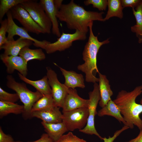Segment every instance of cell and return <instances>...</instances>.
<instances>
[{"mask_svg":"<svg viewBox=\"0 0 142 142\" xmlns=\"http://www.w3.org/2000/svg\"><path fill=\"white\" fill-rule=\"evenodd\" d=\"M103 12L87 11L76 4L73 0L67 4H62L57 16L62 22L65 23L68 28L87 33L89 23L94 21H104Z\"/></svg>","mask_w":142,"mask_h":142,"instance_id":"obj_1","label":"cell"},{"mask_svg":"<svg viewBox=\"0 0 142 142\" xmlns=\"http://www.w3.org/2000/svg\"><path fill=\"white\" fill-rule=\"evenodd\" d=\"M142 93V85L130 92L122 90L113 100L119 107L127 126L132 129L135 125L140 130L142 129V120L139 116L142 113V105L136 103L135 100Z\"/></svg>","mask_w":142,"mask_h":142,"instance_id":"obj_2","label":"cell"},{"mask_svg":"<svg viewBox=\"0 0 142 142\" xmlns=\"http://www.w3.org/2000/svg\"><path fill=\"white\" fill-rule=\"evenodd\" d=\"M93 21L90 22L88 27L89 35L88 42L85 45L83 52V59L84 63L77 66L78 69L85 74V80L88 82L95 83L99 82V78L95 75L99 72L97 65V56L99 50L103 45L109 42V39L99 41L97 36L94 35L92 31Z\"/></svg>","mask_w":142,"mask_h":142,"instance_id":"obj_3","label":"cell"},{"mask_svg":"<svg viewBox=\"0 0 142 142\" xmlns=\"http://www.w3.org/2000/svg\"><path fill=\"white\" fill-rule=\"evenodd\" d=\"M6 79L7 87L16 92L23 104L24 111L22 114L23 117L25 120L32 118V106L43 95L38 91H31L27 88L25 84L17 82L11 75H7Z\"/></svg>","mask_w":142,"mask_h":142,"instance_id":"obj_4","label":"cell"},{"mask_svg":"<svg viewBox=\"0 0 142 142\" xmlns=\"http://www.w3.org/2000/svg\"><path fill=\"white\" fill-rule=\"evenodd\" d=\"M92 91L89 93L88 109L89 115L87 123L85 126L79 131L89 135H95L100 139L103 140L102 138L97 131L95 126L94 119L95 115L97 114V108L100 99L98 84L94 83Z\"/></svg>","mask_w":142,"mask_h":142,"instance_id":"obj_5","label":"cell"},{"mask_svg":"<svg viewBox=\"0 0 142 142\" xmlns=\"http://www.w3.org/2000/svg\"><path fill=\"white\" fill-rule=\"evenodd\" d=\"M86 34L78 30H76L72 34L63 32L57 41L53 43L48 41L42 48L48 54L52 53L57 51H63L70 47L74 41L86 39Z\"/></svg>","mask_w":142,"mask_h":142,"instance_id":"obj_6","label":"cell"},{"mask_svg":"<svg viewBox=\"0 0 142 142\" xmlns=\"http://www.w3.org/2000/svg\"><path fill=\"white\" fill-rule=\"evenodd\" d=\"M21 4L34 20L42 28L45 33H50L52 23L39 2L29 0Z\"/></svg>","mask_w":142,"mask_h":142,"instance_id":"obj_7","label":"cell"},{"mask_svg":"<svg viewBox=\"0 0 142 142\" xmlns=\"http://www.w3.org/2000/svg\"><path fill=\"white\" fill-rule=\"evenodd\" d=\"M89 112L87 108L77 109L63 112L62 122L65 125L68 131L83 128L87 123Z\"/></svg>","mask_w":142,"mask_h":142,"instance_id":"obj_8","label":"cell"},{"mask_svg":"<svg viewBox=\"0 0 142 142\" xmlns=\"http://www.w3.org/2000/svg\"><path fill=\"white\" fill-rule=\"evenodd\" d=\"M47 76L52 90V95L55 106L62 108L67 94V88L58 80L55 72L50 67H46Z\"/></svg>","mask_w":142,"mask_h":142,"instance_id":"obj_9","label":"cell"},{"mask_svg":"<svg viewBox=\"0 0 142 142\" xmlns=\"http://www.w3.org/2000/svg\"><path fill=\"white\" fill-rule=\"evenodd\" d=\"M10 11L13 19L18 21L28 32L37 35L45 33L42 28L34 20L21 4L13 7Z\"/></svg>","mask_w":142,"mask_h":142,"instance_id":"obj_10","label":"cell"},{"mask_svg":"<svg viewBox=\"0 0 142 142\" xmlns=\"http://www.w3.org/2000/svg\"><path fill=\"white\" fill-rule=\"evenodd\" d=\"M6 14L8 22L7 32L8 33L7 40H13L14 36L18 35L20 37L32 40L33 42V44L34 46L41 48L47 43V41L46 40L41 41L33 38L29 35L28 32L23 27L18 26L13 20L10 10Z\"/></svg>","mask_w":142,"mask_h":142,"instance_id":"obj_11","label":"cell"},{"mask_svg":"<svg viewBox=\"0 0 142 142\" xmlns=\"http://www.w3.org/2000/svg\"><path fill=\"white\" fill-rule=\"evenodd\" d=\"M0 59L6 67V72L9 74L13 73L15 70L23 76L27 74V63L20 56H9L1 54Z\"/></svg>","mask_w":142,"mask_h":142,"instance_id":"obj_12","label":"cell"},{"mask_svg":"<svg viewBox=\"0 0 142 142\" xmlns=\"http://www.w3.org/2000/svg\"><path fill=\"white\" fill-rule=\"evenodd\" d=\"M67 90L68 93L62 108L63 112L81 108H88V99H84L80 97L75 89L68 88Z\"/></svg>","mask_w":142,"mask_h":142,"instance_id":"obj_13","label":"cell"},{"mask_svg":"<svg viewBox=\"0 0 142 142\" xmlns=\"http://www.w3.org/2000/svg\"><path fill=\"white\" fill-rule=\"evenodd\" d=\"M33 42L30 40L20 37L16 40H7L0 47V49H4L3 54L5 55L17 56L23 48L31 46L33 44Z\"/></svg>","mask_w":142,"mask_h":142,"instance_id":"obj_14","label":"cell"},{"mask_svg":"<svg viewBox=\"0 0 142 142\" xmlns=\"http://www.w3.org/2000/svg\"><path fill=\"white\" fill-rule=\"evenodd\" d=\"M39 3L42 6L52 24L53 34L59 38L61 35L57 13L59 11L55 6L54 0H40Z\"/></svg>","mask_w":142,"mask_h":142,"instance_id":"obj_15","label":"cell"},{"mask_svg":"<svg viewBox=\"0 0 142 142\" xmlns=\"http://www.w3.org/2000/svg\"><path fill=\"white\" fill-rule=\"evenodd\" d=\"M65 78L64 84L68 88L74 89L76 87L85 88L84 79L83 75L72 71H68L59 67Z\"/></svg>","mask_w":142,"mask_h":142,"instance_id":"obj_16","label":"cell"},{"mask_svg":"<svg viewBox=\"0 0 142 142\" xmlns=\"http://www.w3.org/2000/svg\"><path fill=\"white\" fill-rule=\"evenodd\" d=\"M98 74V86L100 97L99 103V106L102 108L111 99V97L113 93L111 89L109 81L106 76L100 72Z\"/></svg>","mask_w":142,"mask_h":142,"instance_id":"obj_17","label":"cell"},{"mask_svg":"<svg viewBox=\"0 0 142 142\" xmlns=\"http://www.w3.org/2000/svg\"><path fill=\"white\" fill-rule=\"evenodd\" d=\"M59 107L55 106L52 110L45 111H36L32 112V118L36 117L42 121L49 123H55L62 122V114Z\"/></svg>","mask_w":142,"mask_h":142,"instance_id":"obj_18","label":"cell"},{"mask_svg":"<svg viewBox=\"0 0 142 142\" xmlns=\"http://www.w3.org/2000/svg\"><path fill=\"white\" fill-rule=\"evenodd\" d=\"M18 74L21 80L34 87L43 96L52 94L51 89L47 75L44 76L40 80H32L28 79L19 72Z\"/></svg>","mask_w":142,"mask_h":142,"instance_id":"obj_19","label":"cell"},{"mask_svg":"<svg viewBox=\"0 0 142 142\" xmlns=\"http://www.w3.org/2000/svg\"><path fill=\"white\" fill-rule=\"evenodd\" d=\"M41 123L44 128V131L53 142L58 139L68 131L65 125L63 122L49 123L42 121Z\"/></svg>","mask_w":142,"mask_h":142,"instance_id":"obj_20","label":"cell"},{"mask_svg":"<svg viewBox=\"0 0 142 142\" xmlns=\"http://www.w3.org/2000/svg\"><path fill=\"white\" fill-rule=\"evenodd\" d=\"M97 114L99 116L106 115L112 116L120 123L122 122L124 125L127 126L126 123L121 113L119 107L111 99L98 111Z\"/></svg>","mask_w":142,"mask_h":142,"instance_id":"obj_21","label":"cell"},{"mask_svg":"<svg viewBox=\"0 0 142 142\" xmlns=\"http://www.w3.org/2000/svg\"><path fill=\"white\" fill-rule=\"evenodd\" d=\"M24 109L23 105L0 100V118L1 119L11 113L22 114Z\"/></svg>","mask_w":142,"mask_h":142,"instance_id":"obj_22","label":"cell"},{"mask_svg":"<svg viewBox=\"0 0 142 142\" xmlns=\"http://www.w3.org/2000/svg\"><path fill=\"white\" fill-rule=\"evenodd\" d=\"M55 106L52 95H44L34 104L32 108L31 112L49 111Z\"/></svg>","mask_w":142,"mask_h":142,"instance_id":"obj_23","label":"cell"},{"mask_svg":"<svg viewBox=\"0 0 142 142\" xmlns=\"http://www.w3.org/2000/svg\"><path fill=\"white\" fill-rule=\"evenodd\" d=\"M18 55L22 57L27 63L33 59L44 60L45 55L41 49H32L29 47H25L20 51Z\"/></svg>","mask_w":142,"mask_h":142,"instance_id":"obj_24","label":"cell"},{"mask_svg":"<svg viewBox=\"0 0 142 142\" xmlns=\"http://www.w3.org/2000/svg\"><path fill=\"white\" fill-rule=\"evenodd\" d=\"M108 10L105 17L104 18V21L113 17L122 18L123 16V9L124 8L121 0H108Z\"/></svg>","mask_w":142,"mask_h":142,"instance_id":"obj_25","label":"cell"},{"mask_svg":"<svg viewBox=\"0 0 142 142\" xmlns=\"http://www.w3.org/2000/svg\"><path fill=\"white\" fill-rule=\"evenodd\" d=\"M133 14L135 18L136 24L131 27V31L135 33L138 38V42L142 43V3L136 7L135 10L132 8Z\"/></svg>","mask_w":142,"mask_h":142,"instance_id":"obj_26","label":"cell"},{"mask_svg":"<svg viewBox=\"0 0 142 142\" xmlns=\"http://www.w3.org/2000/svg\"><path fill=\"white\" fill-rule=\"evenodd\" d=\"M29 0H0V21L4 15L12 8Z\"/></svg>","mask_w":142,"mask_h":142,"instance_id":"obj_27","label":"cell"},{"mask_svg":"<svg viewBox=\"0 0 142 142\" xmlns=\"http://www.w3.org/2000/svg\"><path fill=\"white\" fill-rule=\"evenodd\" d=\"M19 99V97L17 93H9L0 87V100L15 103Z\"/></svg>","mask_w":142,"mask_h":142,"instance_id":"obj_28","label":"cell"},{"mask_svg":"<svg viewBox=\"0 0 142 142\" xmlns=\"http://www.w3.org/2000/svg\"><path fill=\"white\" fill-rule=\"evenodd\" d=\"M84 3L87 6L92 4L94 8H97L100 11L105 10L108 3L106 0H87Z\"/></svg>","mask_w":142,"mask_h":142,"instance_id":"obj_29","label":"cell"},{"mask_svg":"<svg viewBox=\"0 0 142 142\" xmlns=\"http://www.w3.org/2000/svg\"><path fill=\"white\" fill-rule=\"evenodd\" d=\"M54 142H87L83 139L74 135L71 132L64 134L58 139Z\"/></svg>","mask_w":142,"mask_h":142,"instance_id":"obj_30","label":"cell"},{"mask_svg":"<svg viewBox=\"0 0 142 142\" xmlns=\"http://www.w3.org/2000/svg\"><path fill=\"white\" fill-rule=\"evenodd\" d=\"M1 27L0 28V47L4 44L7 40V37L6 36L7 32L8 24V20L5 18L0 21Z\"/></svg>","mask_w":142,"mask_h":142,"instance_id":"obj_31","label":"cell"},{"mask_svg":"<svg viewBox=\"0 0 142 142\" xmlns=\"http://www.w3.org/2000/svg\"><path fill=\"white\" fill-rule=\"evenodd\" d=\"M121 1L123 8L130 7L134 8L142 3V0H122Z\"/></svg>","mask_w":142,"mask_h":142,"instance_id":"obj_32","label":"cell"},{"mask_svg":"<svg viewBox=\"0 0 142 142\" xmlns=\"http://www.w3.org/2000/svg\"><path fill=\"white\" fill-rule=\"evenodd\" d=\"M129 128V127L128 126L124 125L121 129L116 131L113 136L111 137L109 136L108 138H106L105 137L104 138L103 140L104 142H113L122 132Z\"/></svg>","mask_w":142,"mask_h":142,"instance_id":"obj_33","label":"cell"},{"mask_svg":"<svg viewBox=\"0 0 142 142\" xmlns=\"http://www.w3.org/2000/svg\"><path fill=\"white\" fill-rule=\"evenodd\" d=\"M14 139L9 134H5L0 127V142H14Z\"/></svg>","mask_w":142,"mask_h":142,"instance_id":"obj_34","label":"cell"},{"mask_svg":"<svg viewBox=\"0 0 142 142\" xmlns=\"http://www.w3.org/2000/svg\"><path fill=\"white\" fill-rule=\"evenodd\" d=\"M27 142H53L52 140L46 133H43L39 139L33 141H28Z\"/></svg>","mask_w":142,"mask_h":142,"instance_id":"obj_35","label":"cell"},{"mask_svg":"<svg viewBox=\"0 0 142 142\" xmlns=\"http://www.w3.org/2000/svg\"><path fill=\"white\" fill-rule=\"evenodd\" d=\"M127 142H142V129L140 130L139 134L135 138Z\"/></svg>","mask_w":142,"mask_h":142,"instance_id":"obj_36","label":"cell"},{"mask_svg":"<svg viewBox=\"0 0 142 142\" xmlns=\"http://www.w3.org/2000/svg\"><path fill=\"white\" fill-rule=\"evenodd\" d=\"M63 0H54V5L58 10H59L60 8Z\"/></svg>","mask_w":142,"mask_h":142,"instance_id":"obj_37","label":"cell"},{"mask_svg":"<svg viewBox=\"0 0 142 142\" xmlns=\"http://www.w3.org/2000/svg\"><path fill=\"white\" fill-rule=\"evenodd\" d=\"M140 104L142 105V98L141 99L140 102Z\"/></svg>","mask_w":142,"mask_h":142,"instance_id":"obj_38","label":"cell"},{"mask_svg":"<svg viewBox=\"0 0 142 142\" xmlns=\"http://www.w3.org/2000/svg\"><path fill=\"white\" fill-rule=\"evenodd\" d=\"M14 142H23L21 141H14Z\"/></svg>","mask_w":142,"mask_h":142,"instance_id":"obj_39","label":"cell"}]
</instances>
